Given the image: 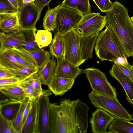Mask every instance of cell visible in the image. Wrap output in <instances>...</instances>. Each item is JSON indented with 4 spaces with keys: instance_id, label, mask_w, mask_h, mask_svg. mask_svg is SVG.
Returning <instances> with one entry per match:
<instances>
[{
    "instance_id": "1",
    "label": "cell",
    "mask_w": 133,
    "mask_h": 133,
    "mask_svg": "<svg viewBox=\"0 0 133 133\" xmlns=\"http://www.w3.org/2000/svg\"><path fill=\"white\" fill-rule=\"evenodd\" d=\"M60 104L50 103V133H86L89 108L80 99L64 98Z\"/></svg>"
},
{
    "instance_id": "2",
    "label": "cell",
    "mask_w": 133,
    "mask_h": 133,
    "mask_svg": "<svg viewBox=\"0 0 133 133\" xmlns=\"http://www.w3.org/2000/svg\"><path fill=\"white\" fill-rule=\"evenodd\" d=\"M107 25L111 29L127 57H133V21L128 10L117 1L105 12Z\"/></svg>"
},
{
    "instance_id": "3",
    "label": "cell",
    "mask_w": 133,
    "mask_h": 133,
    "mask_svg": "<svg viewBox=\"0 0 133 133\" xmlns=\"http://www.w3.org/2000/svg\"><path fill=\"white\" fill-rule=\"evenodd\" d=\"M99 34L95 49L96 55L102 61L127 62L125 55L115 36L107 24Z\"/></svg>"
},
{
    "instance_id": "4",
    "label": "cell",
    "mask_w": 133,
    "mask_h": 133,
    "mask_svg": "<svg viewBox=\"0 0 133 133\" xmlns=\"http://www.w3.org/2000/svg\"><path fill=\"white\" fill-rule=\"evenodd\" d=\"M88 97L95 107L103 109L114 118L129 121L133 120L131 115L121 105L117 98L102 95L92 92L88 94Z\"/></svg>"
},
{
    "instance_id": "5",
    "label": "cell",
    "mask_w": 133,
    "mask_h": 133,
    "mask_svg": "<svg viewBox=\"0 0 133 133\" xmlns=\"http://www.w3.org/2000/svg\"><path fill=\"white\" fill-rule=\"evenodd\" d=\"M92 89L96 94L117 98L115 88L108 81L105 74L99 69L94 67L83 70Z\"/></svg>"
},
{
    "instance_id": "6",
    "label": "cell",
    "mask_w": 133,
    "mask_h": 133,
    "mask_svg": "<svg viewBox=\"0 0 133 133\" xmlns=\"http://www.w3.org/2000/svg\"><path fill=\"white\" fill-rule=\"evenodd\" d=\"M57 6L56 27V33L64 34L74 29L83 16L78 11L62 5Z\"/></svg>"
},
{
    "instance_id": "7",
    "label": "cell",
    "mask_w": 133,
    "mask_h": 133,
    "mask_svg": "<svg viewBox=\"0 0 133 133\" xmlns=\"http://www.w3.org/2000/svg\"><path fill=\"white\" fill-rule=\"evenodd\" d=\"M107 24L106 15L91 12L83 16L74 29L81 37H87L99 32Z\"/></svg>"
},
{
    "instance_id": "8",
    "label": "cell",
    "mask_w": 133,
    "mask_h": 133,
    "mask_svg": "<svg viewBox=\"0 0 133 133\" xmlns=\"http://www.w3.org/2000/svg\"><path fill=\"white\" fill-rule=\"evenodd\" d=\"M63 36L65 58L79 66L85 62L82 56L80 36L74 29L63 34Z\"/></svg>"
},
{
    "instance_id": "9",
    "label": "cell",
    "mask_w": 133,
    "mask_h": 133,
    "mask_svg": "<svg viewBox=\"0 0 133 133\" xmlns=\"http://www.w3.org/2000/svg\"><path fill=\"white\" fill-rule=\"evenodd\" d=\"M50 90H43L37 103L36 133H50L49 96L52 94Z\"/></svg>"
},
{
    "instance_id": "10",
    "label": "cell",
    "mask_w": 133,
    "mask_h": 133,
    "mask_svg": "<svg viewBox=\"0 0 133 133\" xmlns=\"http://www.w3.org/2000/svg\"><path fill=\"white\" fill-rule=\"evenodd\" d=\"M43 9L34 2L23 3L18 11L17 16L20 28L28 29L35 27Z\"/></svg>"
},
{
    "instance_id": "11",
    "label": "cell",
    "mask_w": 133,
    "mask_h": 133,
    "mask_svg": "<svg viewBox=\"0 0 133 133\" xmlns=\"http://www.w3.org/2000/svg\"><path fill=\"white\" fill-rule=\"evenodd\" d=\"M114 119L109 113L101 108H97L93 112L90 120L91 131L94 133H107L109 124Z\"/></svg>"
},
{
    "instance_id": "12",
    "label": "cell",
    "mask_w": 133,
    "mask_h": 133,
    "mask_svg": "<svg viewBox=\"0 0 133 133\" xmlns=\"http://www.w3.org/2000/svg\"><path fill=\"white\" fill-rule=\"evenodd\" d=\"M83 72V70L64 57L57 60L54 75L62 77L76 78Z\"/></svg>"
},
{
    "instance_id": "13",
    "label": "cell",
    "mask_w": 133,
    "mask_h": 133,
    "mask_svg": "<svg viewBox=\"0 0 133 133\" xmlns=\"http://www.w3.org/2000/svg\"><path fill=\"white\" fill-rule=\"evenodd\" d=\"M25 41L24 36L19 30L0 33V50H4L13 47H22Z\"/></svg>"
},
{
    "instance_id": "14",
    "label": "cell",
    "mask_w": 133,
    "mask_h": 133,
    "mask_svg": "<svg viewBox=\"0 0 133 133\" xmlns=\"http://www.w3.org/2000/svg\"><path fill=\"white\" fill-rule=\"evenodd\" d=\"M111 76L116 79L124 88L127 101L133 106V82L114 63L109 71Z\"/></svg>"
},
{
    "instance_id": "15",
    "label": "cell",
    "mask_w": 133,
    "mask_h": 133,
    "mask_svg": "<svg viewBox=\"0 0 133 133\" xmlns=\"http://www.w3.org/2000/svg\"><path fill=\"white\" fill-rule=\"evenodd\" d=\"M75 78H68L54 75L48 85L49 90L55 96H62L73 86Z\"/></svg>"
},
{
    "instance_id": "16",
    "label": "cell",
    "mask_w": 133,
    "mask_h": 133,
    "mask_svg": "<svg viewBox=\"0 0 133 133\" xmlns=\"http://www.w3.org/2000/svg\"><path fill=\"white\" fill-rule=\"evenodd\" d=\"M22 102L9 98L1 100L0 102V115L6 119L12 121L16 116Z\"/></svg>"
},
{
    "instance_id": "17",
    "label": "cell",
    "mask_w": 133,
    "mask_h": 133,
    "mask_svg": "<svg viewBox=\"0 0 133 133\" xmlns=\"http://www.w3.org/2000/svg\"><path fill=\"white\" fill-rule=\"evenodd\" d=\"M17 12L0 13V27L2 32H12L19 31V25Z\"/></svg>"
},
{
    "instance_id": "18",
    "label": "cell",
    "mask_w": 133,
    "mask_h": 133,
    "mask_svg": "<svg viewBox=\"0 0 133 133\" xmlns=\"http://www.w3.org/2000/svg\"><path fill=\"white\" fill-rule=\"evenodd\" d=\"M28 55L33 61L39 70L42 68L51 58L50 51L42 48L39 50H30L22 47H17Z\"/></svg>"
},
{
    "instance_id": "19",
    "label": "cell",
    "mask_w": 133,
    "mask_h": 133,
    "mask_svg": "<svg viewBox=\"0 0 133 133\" xmlns=\"http://www.w3.org/2000/svg\"><path fill=\"white\" fill-rule=\"evenodd\" d=\"M39 97L36 99H32L29 114L21 133H36L37 103Z\"/></svg>"
},
{
    "instance_id": "20",
    "label": "cell",
    "mask_w": 133,
    "mask_h": 133,
    "mask_svg": "<svg viewBox=\"0 0 133 133\" xmlns=\"http://www.w3.org/2000/svg\"><path fill=\"white\" fill-rule=\"evenodd\" d=\"M99 33V32H98L92 35L87 37L80 36L82 56L84 61L92 57L93 51L95 48Z\"/></svg>"
},
{
    "instance_id": "21",
    "label": "cell",
    "mask_w": 133,
    "mask_h": 133,
    "mask_svg": "<svg viewBox=\"0 0 133 133\" xmlns=\"http://www.w3.org/2000/svg\"><path fill=\"white\" fill-rule=\"evenodd\" d=\"M52 56L37 73L42 84L47 85L54 75L57 63Z\"/></svg>"
},
{
    "instance_id": "22",
    "label": "cell",
    "mask_w": 133,
    "mask_h": 133,
    "mask_svg": "<svg viewBox=\"0 0 133 133\" xmlns=\"http://www.w3.org/2000/svg\"><path fill=\"white\" fill-rule=\"evenodd\" d=\"M49 48L51 56L55 57L57 60L65 57L63 34L56 32Z\"/></svg>"
},
{
    "instance_id": "23",
    "label": "cell",
    "mask_w": 133,
    "mask_h": 133,
    "mask_svg": "<svg viewBox=\"0 0 133 133\" xmlns=\"http://www.w3.org/2000/svg\"><path fill=\"white\" fill-rule=\"evenodd\" d=\"M0 91L8 98L22 102L28 98L19 84L0 86Z\"/></svg>"
},
{
    "instance_id": "24",
    "label": "cell",
    "mask_w": 133,
    "mask_h": 133,
    "mask_svg": "<svg viewBox=\"0 0 133 133\" xmlns=\"http://www.w3.org/2000/svg\"><path fill=\"white\" fill-rule=\"evenodd\" d=\"M108 129V133H133V123L126 120L114 118Z\"/></svg>"
},
{
    "instance_id": "25",
    "label": "cell",
    "mask_w": 133,
    "mask_h": 133,
    "mask_svg": "<svg viewBox=\"0 0 133 133\" xmlns=\"http://www.w3.org/2000/svg\"><path fill=\"white\" fill-rule=\"evenodd\" d=\"M61 4L78 11L83 16L91 13L89 0H63Z\"/></svg>"
},
{
    "instance_id": "26",
    "label": "cell",
    "mask_w": 133,
    "mask_h": 133,
    "mask_svg": "<svg viewBox=\"0 0 133 133\" xmlns=\"http://www.w3.org/2000/svg\"><path fill=\"white\" fill-rule=\"evenodd\" d=\"M0 66L9 69L24 67L19 63L14 56L6 50H0Z\"/></svg>"
},
{
    "instance_id": "27",
    "label": "cell",
    "mask_w": 133,
    "mask_h": 133,
    "mask_svg": "<svg viewBox=\"0 0 133 133\" xmlns=\"http://www.w3.org/2000/svg\"><path fill=\"white\" fill-rule=\"evenodd\" d=\"M19 31L24 35L25 41V44L22 48L28 50H37L41 49L36 42V27L25 29L20 28Z\"/></svg>"
},
{
    "instance_id": "28",
    "label": "cell",
    "mask_w": 133,
    "mask_h": 133,
    "mask_svg": "<svg viewBox=\"0 0 133 133\" xmlns=\"http://www.w3.org/2000/svg\"><path fill=\"white\" fill-rule=\"evenodd\" d=\"M5 50L11 52L15 57L18 62L24 67L38 69L31 59L18 48L14 47Z\"/></svg>"
},
{
    "instance_id": "29",
    "label": "cell",
    "mask_w": 133,
    "mask_h": 133,
    "mask_svg": "<svg viewBox=\"0 0 133 133\" xmlns=\"http://www.w3.org/2000/svg\"><path fill=\"white\" fill-rule=\"evenodd\" d=\"M52 39V33L48 30H39L36 33L35 41L40 49L50 45Z\"/></svg>"
},
{
    "instance_id": "30",
    "label": "cell",
    "mask_w": 133,
    "mask_h": 133,
    "mask_svg": "<svg viewBox=\"0 0 133 133\" xmlns=\"http://www.w3.org/2000/svg\"><path fill=\"white\" fill-rule=\"evenodd\" d=\"M57 6L49 9L43 19L44 29L50 31H54L56 27Z\"/></svg>"
},
{
    "instance_id": "31",
    "label": "cell",
    "mask_w": 133,
    "mask_h": 133,
    "mask_svg": "<svg viewBox=\"0 0 133 133\" xmlns=\"http://www.w3.org/2000/svg\"><path fill=\"white\" fill-rule=\"evenodd\" d=\"M29 98L22 102L20 107L15 119L12 121L13 125L18 133H21L23 126V119L25 109L27 105Z\"/></svg>"
},
{
    "instance_id": "32",
    "label": "cell",
    "mask_w": 133,
    "mask_h": 133,
    "mask_svg": "<svg viewBox=\"0 0 133 133\" xmlns=\"http://www.w3.org/2000/svg\"><path fill=\"white\" fill-rule=\"evenodd\" d=\"M9 70L13 73L14 77L18 79L21 81L27 79L32 75L37 73L38 70L37 69L26 67Z\"/></svg>"
},
{
    "instance_id": "33",
    "label": "cell",
    "mask_w": 133,
    "mask_h": 133,
    "mask_svg": "<svg viewBox=\"0 0 133 133\" xmlns=\"http://www.w3.org/2000/svg\"><path fill=\"white\" fill-rule=\"evenodd\" d=\"M19 85L24 90L27 97L30 99H37L43 94L38 91L26 80L22 81Z\"/></svg>"
},
{
    "instance_id": "34",
    "label": "cell",
    "mask_w": 133,
    "mask_h": 133,
    "mask_svg": "<svg viewBox=\"0 0 133 133\" xmlns=\"http://www.w3.org/2000/svg\"><path fill=\"white\" fill-rule=\"evenodd\" d=\"M0 133H18L12 121L0 115Z\"/></svg>"
},
{
    "instance_id": "35",
    "label": "cell",
    "mask_w": 133,
    "mask_h": 133,
    "mask_svg": "<svg viewBox=\"0 0 133 133\" xmlns=\"http://www.w3.org/2000/svg\"><path fill=\"white\" fill-rule=\"evenodd\" d=\"M117 66L133 82V65H130L128 62H114Z\"/></svg>"
},
{
    "instance_id": "36",
    "label": "cell",
    "mask_w": 133,
    "mask_h": 133,
    "mask_svg": "<svg viewBox=\"0 0 133 133\" xmlns=\"http://www.w3.org/2000/svg\"><path fill=\"white\" fill-rule=\"evenodd\" d=\"M18 11L8 0H0V13H15Z\"/></svg>"
},
{
    "instance_id": "37",
    "label": "cell",
    "mask_w": 133,
    "mask_h": 133,
    "mask_svg": "<svg viewBox=\"0 0 133 133\" xmlns=\"http://www.w3.org/2000/svg\"><path fill=\"white\" fill-rule=\"evenodd\" d=\"M26 80L39 92L43 93V89L42 87V83L37 73L32 75Z\"/></svg>"
},
{
    "instance_id": "38",
    "label": "cell",
    "mask_w": 133,
    "mask_h": 133,
    "mask_svg": "<svg viewBox=\"0 0 133 133\" xmlns=\"http://www.w3.org/2000/svg\"><path fill=\"white\" fill-rule=\"evenodd\" d=\"M102 12L111 10L113 5V3L110 0H92Z\"/></svg>"
},
{
    "instance_id": "39",
    "label": "cell",
    "mask_w": 133,
    "mask_h": 133,
    "mask_svg": "<svg viewBox=\"0 0 133 133\" xmlns=\"http://www.w3.org/2000/svg\"><path fill=\"white\" fill-rule=\"evenodd\" d=\"M21 82L18 79L14 77L0 78V86L19 84Z\"/></svg>"
},
{
    "instance_id": "40",
    "label": "cell",
    "mask_w": 133,
    "mask_h": 133,
    "mask_svg": "<svg viewBox=\"0 0 133 133\" xmlns=\"http://www.w3.org/2000/svg\"><path fill=\"white\" fill-rule=\"evenodd\" d=\"M12 77L14 76L9 69L0 66V78Z\"/></svg>"
},
{
    "instance_id": "41",
    "label": "cell",
    "mask_w": 133,
    "mask_h": 133,
    "mask_svg": "<svg viewBox=\"0 0 133 133\" xmlns=\"http://www.w3.org/2000/svg\"><path fill=\"white\" fill-rule=\"evenodd\" d=\"M32 100V99H30L29 98L27 104L24 110L23 119V125L29 114L31 107Z\"/></svg>"
},
{
    "instance_id": "42",
    "label": "cell",
    "mask_w": 133,
    "mask_h": 133,
    "mask_svg": "<svg viewBox=\"0 0 133 133\" xmlns=\"http://www.w3.org/2000/svg\"><path fill=\"white\" fill-rule=\"evenodd\" d=\"M52 0H35V3L40 8L43 9L46 5L49 4Z\"/></svg>"
},
{
    "instance_id": "43",
    "label": "cell",
    "mask_w": 133,
    "mask_h": 133,
    "mask_svg": "<svg viewBox=\"0 0 133 133\" xmlns=\"http://www.w3.org/2000/svg\"><path fill=\"white\" fill-rule=\"evenodd\" d=\"M12 5L18 10L22 4L23 0H8Z\"/></svg>"
},
{
    "instance_id": "44",
    "label": "cell",
    "mask_w": 133,
    "mask_h": 133,
    "mask_svg": "<svg viewBox=\"0 0 133 133\" xmlns=\"http://www.w3.org/2000/svg\"><path fill=\"white\" fill-rule=\"evenodd\" d=\"M35 0H23V3L28 4L34 2Z\"/></svg>"
},
{
    "instance_id": "45",
    "label": "cell",
    "mask_w": 133,
    "mask_h": 133,
    "mask_svg": "<svg viewBox=\"0 0 133 133\" xmlns=\"http://www.w3.org/2000/svg\"><path fill=\"white\" fill-rule=\"evenodd\" d=\"M130 18H131V19H132V20L133 21V16L131 17Z\"/></svg>"
}]
</instances>
